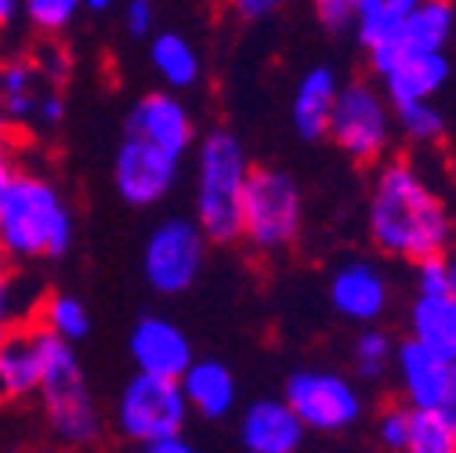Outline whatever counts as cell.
I'll return each mask as SVG.
<instances>
[{
	"instance_id": "obj_10",
	"label": "cell",
	"mask_w": 456,
	"mask_h": 453,
	"mask_svg": "<svg viewBox=\"0 0 456 453\" xmlns=\"http://www.w3.org/2000/svg\"><path fill=\"white\" fill-rule=\"evenodd\" d=\"M182 160L156 149L152 142L138 135H124L117 156H112V185L127 207H156L167 200V193L178 182Z\"/></svg>"
},
{
	"instance_id": "obj_11",
	"label": "cell",
	"mask_w": 456,
	"mask_h": 453,
	"mask_svg": "<svg viewBox=\"0 0 456 453\" xmlns=\"http://www.w3.org/2000/svg\"><path fill=\"white\" fill-rule=\"evenodd\" d=\"M127 135H138L156 149L185 160V152L196 145V120L178 91H149L127 112Z\"/></svg>"
},
{
	"instance_id": "obj_43",
	"label": "cell",
	"mask_w": 456,
	"mask_h": 453,
	"mask_svg": "<svg viewBox=\"0 0 456 453\" xmlns=\"http://www.w3.org/2000/svg\"><path fill=\"white\" fill-rule=\"evenodd\" d=\"M12 326H15L12 319H4V316H0V345H4V337L12 334Z\"/></svg>"
},
{
	"instance_id": "obj_32",
	"label": "cell",
	"mask_w": 456,
	"mask_h": 453,
	"mask_svg": "<svg viewBox=\"0 0 456 453\" xmlns=\"http://www.w3.org/2000/svg\"><path fill=\"white\" fill-rule=\"evenodd\" d=\"M124 29L134 40H149L156 33V0H127L124 4Z\"/></svg>"
},
{
	"instance_id": "obj_17",
	"label": "cell",
	"mask_w": 456,
	"mask_h": 453,
	"mask_svg": "<svg viewBox=\"0 0 456 453\" xmlns=\"http://www.w3.org/2000/svg\"><path fill=\"white\" fill-rule=\"evenodd\" d=\"M449 80V59L445 51H406L384 77H380V91L384 98L395 105L406 102H424L435 98Z\"/></svg>"
},
{
	"instance_id": "obj_38",
	"label": "cell",
	"mask_w": 456,
	"mask_h": 453,
	"mask_svg": "<svg viewBox=\"0 0 456 453\" xmlns=\"http://www.w3.org/2000/svg\"><path fill=\"white\" fill-rule=\"evenodd\" d=\"M149 453H192L196 446H192V439L185 435V432H170V435H163V439H156L152 446H145Z\"/></svg>"
},
{
	"instance_id": "obj_41",
	"label": "cell",
	"mask_w": 456,
	"mask_h": 453,
	"mask_svg": "<svg viewBox=\"0 0 456 453\" xmlns=\"http://www.w3.org/2000/svg\"><path fill=\"white\" fill-rule=\"evenodd\" d=\"M112 4H117V0H84V8H87V12H109Z\"/></svg>"
},
{
	"instance_id": "obj_15",
	"label": "cell",
	"mask_w": 456,
	"mask_h": 453,
	"mask_svg": "<svg viewBox=\"0 0 456 453\" xmlns=\"http://www.w3.org/2000/svg\"><path fill=\"white\" fill-rule=\"evenodd\" d=\"M308 439V428L301 424V417L294 414V407L275 395L254 399L250 407H243L240 417V442L250 453H297Z\"/></svg>"
},
{
	"instance_id": "obj_21",
	"label": "cell",
	"mask_w": 456,
	"mask_h": 453,
	"mask_svg": "<svg viewBox=\"0 0 456 453\" xmlns=\"http://www.w3.org/2000/svg\"><path fill=\"white\" fill-rule=\"evenodd\" d=\"M149 66L167 91H189L203 80V59L189 37L175 29H156L149 37Z\"/></svg>"
},
{
	"instance_id": "obj_18",
	"label": "cell",
	"mask_w": 456,
	"mask_h": 453,
	"mask_svg": "<svg viewBox=\"0 0 456 453\" xmlns=\"http://www.w3.org/2000/svg\"><path fill=\"white\" fill-rule=\"evenodd\" d=\"M189 414L203 421H224L240 403V384L224 363L217 359H192L189 370L178 377Z\"/></svg>"
},
{
	"instance_id": "obj_37",
	"label": "cell",
	"mask_w": 456,
	"mask_h": 453,
	"mask_svg": "<svg viewBox=\"0 0 456 453\" xmlns=\"http://www.w3.org/2000/svg\"><path fill=\"white\" fill-rule=\"evenodd\" d=\"M15 167H19V131L0 120V185L12 178Z\"/></svg>"
},
{
	"instance_id": "obj_26",
	"label": "cell",
	"mask_w": 456,
	"mask_h": 453,
	"mask_svg": "<svg viewBox=\"0 0 456 453\" xmlns=\"http://www.w3.org/2000/svg\"><path fill=\"white\" fill-rule=\"evenodd\" d=\"M391 359H395V337L387 330H380L377 323H366L352 345V367L355 377L362 381H384L391 374Z\"/></svg>"
},
{
	"instance_id": "obj_13",
	"label": "cell",
	"mask_w": 456,
	"mask_h": 453,
	"mask_svg": "<svg viewBox=\"0 0 456 453\" xmlns=\"http://www.w3.org/2000/svg\"><path fill=\"white\" fill-rule=\"evenodd\" d=\"M330 305L348 323H377L391 309V283L380 272V265L355 258L330 276Z\"/></svg>"
},
{
	"instance_id": "obj_23",
	"label": "cell",
	"mask_w": 456,
	"mask_h": 453,
	"mask_svg": "<svg viewBox=\"0 0 456 453\" xmlns=\"http://www.w3.org/2000/svg\"><path fill=\"white\" fill-rule=\"evenodd\" d=\"M456 29V4L452 0H417L403 15L398 29V47L406 51H445Z\"/></svg>"
},
{
	"instance_id": "obj_20",
	"label": "cell",
	"mask_w": 456,
	"mask_h": 453,
	"mask_svg": "<svg viewBox=\"0 0 456 453\" xmlns=\"http://www.w3.org/2000/svg\"><path fill=\"white\" fill-rule=\"evenodd\" d=\"M44 91V80L37 73L33 54H12L0 59V120L15 128L19 135L37 117V98Z\"/></svg>"
},
{
	"instance_id": "obj_5",
	"label": "cell",
	"mask_w": 456,
	"mask_h": 453,
	"mask_svg": "<svg viewBox=\"0 0 456 453\" xmlns=\"http://www.w3.org/2000/svg\"><path fill=\"white\" fill-rule=\"evenodd\" d=\"M301 185L279 167H250L240 210V243H247L257 254H282L301 240Z\"/></svg>"
},
{
	"instance_id": "obj_19",
	"label": "cell",
	"mask_w": 456,
	"mask_h": 453,
	"mask_svg": "<svg viewBox=\"0 0 456 453\" xmlns=\"http://www.w3.org/2000/svg\"><path fill=\"white\" fill-rule=\"evenodd\" d=\"M337 91H340V77H337L333 66H312L301 77V84L294 91V105H290V120H294V131L305 142L326 138Z\"/></svg>"
},
{
	"instance_id": "obj_42",
	"label": "cell",
	"mask_w": 456,
	"mask_h": 453,
	"mask_svg": "<svg viewBox=\"0 0 456 453\" xmlns=\"http://www.w3.org/2000/svg\"><path fill=\"white\" fill-rule=\"evenodd\" d=\"M445 410L456 417V363H452V388H449V399H445Z\"/></svg>"
},
{
	"instance_id": "obj_34",
	"label": "cell",
	"mask_w": 456,
	"mask_h": 453,
	"mask_svg": "<svg viewBox=\"0 0 456 453\" xmlns=\"http://www.w3.org/2000/svg\"><path fill=\"white\" fill-rule=\"evenodd\" d=\"M62 120H66V95H62V87H44L40 98H37V117H33V124H40V128H59Z\"/></svg>"
},
{
	"instance_id": "obj_33",
	"label": "cell",
	"mask_w": 456,
	"mask_h": 453,
	"mask_svg": "<svg viewBox=\"0 0 456 453\" xmlns=\"http://www.w3.org/2000/svg\"><path fill=\"white\" fill-rule=\"evenodd\" d=\"M0 316L12 319V323L29 319V316L22 312V305H19V298H15V265L8 261L4 251H0Z\"/></svg>"
},
{
	"instance_id": "obj_44",
	"label": "cell",
	"mask_w": 456,
	"mask_h": 453,
	"mask_svg": "<svg viewBox=\"0 0 456 453\" xmlns=\"http://www.w3.org/2000/svg\"><path fill=\"white\" fill-rule=\"evenodd\" d=\"M391 4H395V8H403V12H406V8H413V4H417V0H391Z\"/></svg>"
},
{
	"instance_id": "obj_27",
	"label": "cell",
	"mask_w": 456,
	"mask_h": 453,
	"mask_svg": "<svg viewBox=\"0 0 456 453\" xmlns=\"http://www.w3.org/2000/svg\"><path fill=\"white\" fill-rule=\"evenodd\" d=\"M391 112H395V120H398V131H403L413 145H438L445 138V117L438 112L435 98L395 105Z\"/></svg>"
},
{
	"instance_id": "obj_40",
	"label": "cell",
	"mask_w": 456,
	"mask_h": 453,
	"mask_svg": "<svg viewBox=\"0 0 456 453\" xmlns=\"http://www.w3.org/2000/svg\"><path fill=\"white\" fill-rule=\"evenodd\" d=\"M445 261H449V294L456 298V251L452 254L445 251Z\"/></svg>"
},
{
	"instance_id": "obj_16",
	"label": "cell",
	"mask_w": 456,
	"mask_h": 453,
	"mask_svg": "<svg viewBox=\"0 0 456 453\" xmlns=\"http://www.w3.org/2000/svg\"><path fill=\"white\" fill-rule=\"evenodd\" d=\"M40 381V326L22 319L0 345V403H19L37 395Z\"/></svg>"
},
{
	"instance_id": "obj_24",
	"label": "cell",
	"mask_w": 456,
	"mask_h": 453,
	"mask_svg": "<svg viewBox=\"0 0 456 453\" xmlns=\"http://www.w3.org/2000/svg\"><path fill=\"white\" fill-rule=\"evenodd\" d=\"M29 319L40 330L62 337V342H69V345H80L84 337L91 334V312H87V305L77 294H66V291L40 294L37 305H33V312H29Z\"/></svg>"
},
{
	"instance_id": "obj_28",
	"label": "cell",
	"mask_w": 456,
	"mask_h": 453,
	"mask_svg": "<svg viewBox=\"0 0 456 453\" xmlns=\"http://www.w3.org/2000/svg\"><path fill=\"white\" fill-rule=\"evenodd\" d=\"M22 19L40 37H62L84 12V0H19Z\"/></svg>"
},
{
	"instance_id": "obj_12",
	"label": "cell",
	"mask_w": 456,
	"mask_h": 453,
	"mask_svg": "<svg viewBox=\"0 0 456 453\" xmlns=\"http://www.w3.org/2000/svg\"><path fill=\"white\" fill-rule=\"evenodd\" d=\"M391 374L406 407H445L452 388V359L406 337V342L395 345Z\"/></svg>"
},
{
	"instance_id": "obj_1",
	"label": "cell",
	"mask_w": 456,
	"mask_h": 453,
	"mask_svg": "<svg viewBox=\"0 0 456 453\" xmlns=\"http://www.w3.org/2000/svg\"><path fill=\"white\" fill-rule=\"evenodd\" d=\"M366 225L373 247L384 258L406 265L431 254H445L456 240V221L449 214V203L406 156H384L377 163Z\"/></svg>"
},
{
	"instance_id": "obj_36",
	"label": "cell",
	"mask_w": 456,
	"mask_h": 453,
	"mask_svg": "<svg viewBox=\"0 0 456 453\" xmlns=\"http://www.w3.org/2000/svg\"><path fill=\"white\" fill-rule=\"evenodd\" d=\"M224 4L240 22H261V19H272L287 0H224Z\"/></svg>"
},
{
	"instance_id": "obj_29",
	"label": "cell",
	"mask_w": 456,
	"mask_h": 453,
	"mask_svg": "<svg viewBox=\"0 0 456 453\" xmlns=\"http://www.w3.org/2000/svg\"><path fill=\"white\" fill-rule=\"evenodd\" d=\"M33 62L44 87H66L73 77V54L66 44H59V37H44V44L33 51Z\"/></svg>"
},
{
	"instance_id": "obj_39",
	"label": "cell",
	"mask_w": 456,
	"mask_h": 453,
	"mask_svg": "<svg viewBox=\"0 0 456 453\" xmlns=\"http://www.w3.org/2000/svg\"><path fill=\"white\" fill-rule=\"evenodd\" d=\"M19 19V0H0V33Z\"/></svg>"
},
{
	"instance_id": "obj_7",
	"label": "cell",
	"mask_w": 456,
	"mask_h": 453,
	"mask_svg": "<svg viewBox=\"0 0 456 453\" xmlns=\"http://www.w3.org/2000/svg\"><path fill=\"white\" fill-rule=\"evenodd\" d=\"M189 417L192 414H189L178 377H156L145 370H138L120 388V399L112 407V428H117V435L142 449L170 432H185Z\"/></svg>"
},
{
	"instance_id": "obj_31",
	"label": "cell",
	"mask_w": 456,
	"mask_h": 453,
	"mask_svg": "<svg viewBox=\"0 0 456 453\" xmlns=\"http://www.w3.org/2000/svg\"><path fill=\"white\" fill-rule=\"evenodd\" d=\"M413 287L417 294H445L449 291V261L445 254H431L413 261Z\"/></svg>"
},
{
	"instance_id": "obj_6",
	"label": "cell",
	"mask_w": 456,
	"mask_h": 453,
	"mask_svg": "<svg viewBox=\"0 0 456 453\" xmlns=\"http://www.w3.org/2000/svg\"><path fill=\"white\" fill-rule=\"evenodd\" d=\"M326 138H333V145L340 152L362 167L380 163L395 142V112H391V102L384 98V91L373 87L370 80L340 84Z\"/></svg>"
},
{
	"instance_id": "obj_30",
	"label": "cell",
	"mask_w": 456,
	"mask_h": 453,
	"mask_svg": "<svg viewBox=\"0 0 456 453\" xmlns=\"http://www.w3.org/2000/svg\"><path fill=\"white\" fill-rule=\"evenodd\" d=\"M373 439H377V446H384L391 453L406 449V442H410V407L403 399H395V403H387V407L377 410V417H373Z\"/></svg>"
},
{
	"instance_id": "obj_8",
	"label": "cell",
	"mask_w": 456,
	"mask_h": 453,
	"mask_svg": "<svg viewBox=\"0 0 456 453\" xmlns=\"http://www.w3.org/2000/svg\"><path fill=\"white\" fill-rule=\"evenodd\" d=\"M210 240L196 225V218H163L152 225V233L142 251V276L145 283L163 294L178 298L196 287V279L203 272Z\"/></svg>"
},
{
	"instance_id": "obj_14",
	"label": "cell",
	"mask_w": 456,
	"mask_h": 453,
	"mask_svg": "<svg viewBox=\"0 0 456 453\" xmlns=\"http://www.w3.org/2000/svg\"><path fill=\"white\" fill-rule=\"evenodd\" d=\"M127 352L138 370L156 377H182L196 359L189 334L167 316H142L127 337Z\"/></svg>"
},
{
	"instance_id": "obj_9",
	"label": "cell",
	"mask_w": 456,
	"mask_h": 453,
	"mask_svg": "<svg viewBox=\"0 0 456 453\" xmlns=\"http://www.w3.org/2000/svg\"><path fill=\"white\" fill-rule=\"evenodd\" d=\"M282 399L294 407L308 435H345L366 417V399L352 377L337 370H297L290 374Z\"/></svg>"
},
{
	"instance_id": "obj_3",
	"label": "cell",
	"mask_w": 456,
	"mask_h": 453,
	"mask_svg": "<svg viewBox=\"0 0 456 453\" xmlns=\"http://www.w3.org/2000/svg\"><path fill=\"white\" fill-rule=\"evenodd\" d=\"M37 399L51 435L62 446H98L105 439V414L87 384L77 345L40 330V381Z\"/></svg>"
},
{
	"instance_id": "obj_2",
	"label": "cell",
	"mask_w": 456,
	"mask_h": 453,
	"mask_svg": "<svg viewBox=\"0 0 456 453\" xmlns=\"http://www.w3.org/2000/svg\"><path fill=\"white\" fill-rule=\"evenodd\" d=\"M77 236L73 210L47 175L33 167H15L12 178L0 185V251L8 261H59L69 254Z\"/></svg>"
},
{
	"instance_id": "obj_35",
	"label": "cell",
	"mask_w": 456,
	"mask_h": 453,
	"mask_svg": "<svg viewBox=\"0 0 456 453\" xmlns=\"http://www.w3.org/2000/svg\"><path fill=\"white\" fill-rule=\"evenodd\" d=\"M312 4H315V15L326 29L340 33V29L352 26V0H312Z\"/></svg>"
},
{
	"instance_id": "obj_22",
	"label": "cell",
	"mask_w": 456,
	"mask_h": 453,
	"mask_svg": "<svg viewBox=\"0 0 456 453\" xmlns=\"http://www.w3.org/2000/svg\"><path fill=\"white\" fill-rule=\"evenodd\" d=\"M410 337L456 363V298L449 291L417 294L410 305Z\"/></svg>"
},
{
	"instance_id": "obj_4",
	"label": "cell",
	"mask_w": 456,
	"mask_h": 453,
	"mask_svg": "<svg viewBox=\"0 0 456 453\" xmlns=\"http://www.w3.org/2000/svg\"><path fill=\"white\" fill-rule=\"evenodd\" d=\"M250 175L243 142L214 128L196 142V225L210 243H240V210Z\"/></svg>"
},
{
	"instance_id": "obj_25",
	"label": "cell",
	"mask_w": 456,
	"mask_h": 453,
	"mask_svg": "<svg viewBox=\"0 0 456 453\" xmlns=\"http://www.w3.org/2000/svg\"><path fill=\"white\" fill-rule=\"evenodd\" d=\"M406 453H456V417L445 407H410Z\"/></svg>"
}]
</instances>
